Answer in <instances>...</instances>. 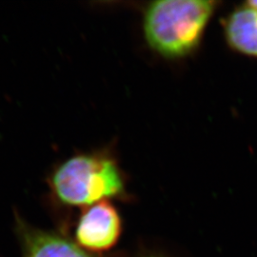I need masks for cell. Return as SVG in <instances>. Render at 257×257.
<instances>
[{
  "label": "cell",
  "mask_w": 257,
  "mask_h": 257,
  "mask_svg": "<svg viewBox=\"0 0 257 257\" xmlns=\"http://www.w3.org/2000/svg\"><path fill=\"white\" fill-rule=\"evenodd\" d=\"M217 3L212 0H159L144 11L143 32L157 54L180 58L199 46Z\"/></svg>",
  "instance_id": "1"
},
{
  "label": "cell",
  "mask_w": 257,
  "mask_h": 257,
  "mask_svg": "<svg viewBox=\"0 0 257 257\" xmlns=\"http://www.w3.org/2000/svg\"><path fill=\"white\" fill-rule=\"evenodd\" d=\"M122 231L119 213L109 201L96 203L83 211L75 230L77 245L100 252L116 245Z\"/></svg>",
  "instance_id": "3"
},
{
  "label": "cell",
  "mask_w": 257,
  "mask_h": 257,
  "mask_svg": "<svg viewBox=\"0 0 257 257\" xmlns=\"http://www.w3.org/2000/svg\"><path fill=\"white\" fill-rule=\"evenodd\" d=\"M229 46L243 55L257 57V11L245 5L234 10L224 22Z\"/></svg>",
  "instance_id": "4"
},
{
  "label": "cell",
  "mask_w": 257,
  "mask_h": 257,
  "mask_svg": "<svg viewBox=\"0 0 257 257\" xmlns=\"http://www.w3.org/2000/svg\"><path fill=\"white\" fill-rule=\"evenodd\" d=\"M49 183L57 200L72 207L87 208L125 193L119 166L102 154H81L67 159L52 173Z\"/></svg>",
  "instance_id": "2"
},
{
  "label": "cell",
  "mask_w": 257,
  "mask_h": 257,
  "mask_svg": "<svg viewBox=\"0 0 257 257\" xmlns=\"http://www.w3.org/2000/svg\"><path fill=\"white\" fill-rule=\"evenodd\" d=\"M246 5H247L248 7H249V8L256 10L257 11V1H255V0H253V1H249V2H247V3H246Z\"/></svg>",
  "instance_id": "6"
},
{
  "label": "cell",
  "mask_w": 257,
  "mask_h": 257,
  "mask_svg": "<svg viewBox=\"0 0 257 257\" xmlns=\"http://www.w3.org/2000/svg\"><path fill=\"white\" fill-rule=\"evenodd\" d=\"M24 257H92L69 239L53 232L23 230Z\"/></svg>",
  "instance_id": "5"
}]
</instances>
